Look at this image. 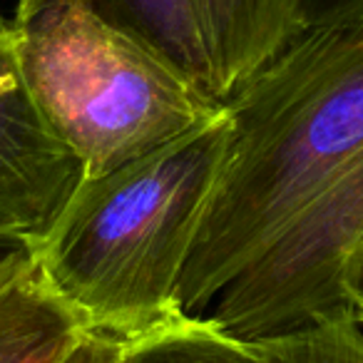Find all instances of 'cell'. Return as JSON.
<instances>
[{
  "label": "cell",
  "mask_w": 363,
  "mask_h": 363,
  "mask_svg": "<svg viewBox=\"0 0 363 363\" xmlns=\"http://www.w3.org/2000/svg\"><path fill=\"white\" fill-rule=\"evenodd\" d=\"M224 105L227 155L179 281L192 316L363 160V21L301 30Z\"/></svg>",
  "instance_id": "cell-1"
},
{
  "label": "cell",
  "mask_w": 363,
  "mask_h": 363,
  "mask_svg": "<svg viewBox=\"0 0 363 363\" xmlns=\"http://www.w3.org/2000/svg\"><path fill=\"white\" fill-rule=\"evenodd\" d=\"M227 145L224 105L209 125L80 182L33 247V269L87 333L122 343L184 313L179 281Z\"/></svg>",
  "instance_id": "cell-2"
},
{
  "label": "cell",
  "mask_w": 363,
  "mask_h": 363,
  "mask_svg": "<svg viewBox=\"0 0 363 363\" xmlns=\"http://www.w3.org/2000/svg\"><path fill=\"white\" fill-rule=\"evenodd\" d=\"M11 28L33 102L85 177L140 160L224 112V102L90 0H18Z\"/></svg>",
  "instance_id": "cell-3"
},
{
  "label": "cell",
  "mask_w": 363,
  "mask_h": 363,
  "mask_svg": "<svg viewBox=\"0 0 363 363\" xmlns=\"http://www.w3.org/2000/svg\"><path fill=\"white\" fill-rule=\"evenodd\" d=\"M363 252V160L222 289L207 316L242 341L356 316L348 274Z\"/></svg>",
  "instance_id": "cell-4"
},
{
  "label": "cell",
  "mask_w": 363,
  "mask_h": 363,
  "mask_svg": "<svg viewBox=\"0 0 363 363\" xmlns=\"http://www.w3.org/2000/svg\"><path fill=\"white\" fill-rule=\"evenodd\" d=\"M85 179L75 152L52 132L33 102L0 13V234L35 247Z\"/></svg>",
  "instance_id": "cell-5"
},
{
  "label": "cell",
  "mask_w": 363,
  "mask_h": 363,
  "mask_svg": "<svg viewBox=\"0 0 363 363\" xmlns=\"http://www.w3.org/2000/svg\"><path fill=\"white\" fill-rule=\"evenodd\" d=\"M217 97L227 102L298 33V0H194Z\"/></svg>",
  "instance_id": "cell-6"
},
{
  "label": "cell",
  "mask_w": 363,
  "mask_h": 363,
  "mask_svg": "<svg viewBox=\"0 0 363 363\" xmlns=\"http://www.w3.org/2000/svg\"><path fill=\"white\" fill-rule=\"evenodd\" d=\"M85 333L33 267L0 286V363H60Z\"/></svg>",
  "instance_id": "cell-7"
},
{
  "label": "cell",
  "mask_w": 363,
  "mask_h": 363,
  "mask_svg": "<svg viewBox=\"0 0 363 363\" xmlns=\"http://www.w3.org/2000/svg\"><path fill=\"white\" fill-rule=\"evenodd\" d=\"M95 11L217 97L194 0H90ZM219 100V97H217ZM222 102V100H219Z\"/></svg>",
  "instance_id": "cell-8"
},
{
  "label": "cell",
  "mask_w": 363,
  "mask_h": 363,
  "mask_svg": "<svg viewBox=\"0 0 363 363\" xmlns=\"http://www.w3.org/2000/svg\"><path fill=\"white\" fill-rule=\"evenodd\" d=\"M117 346V363H267L257 343L227 333L207 313H182Z\"/></svg>",
  "instance_id": "cell-9"
},
{
  "label": "cell",
  "mask_w": 363,
  "mask_h": 363,
  "mask_svg": "<svg viewBox=\"0 0 363 363\" xmlns=\"http://www.w3.org/2000/svg\"><path fill=\"white\" fill-rule=\"evenodd\" d=\"M254 343L267 363H363V331L356 316L328 318Z\"/></svg>",
  "instance_id": "cell-10"
},
{
  "label": "cell",
  "mask_w": 363,
  "mask_h": 363,
  "mask_svg": "<svg viewBox=\"0 0 363 363\" xmlns=\"http://www.w3.org/2000/svg\"><path fill=\"white\" fill-rule=\"evenodd\" d=\"M301 28L333 26V23L363 21V0H298Z\"/></svg>",
  "instance_id": "cell-11"
},
{
  "label": "cell",
  "mask_w": 363,
  "mask_h": 363,
  "mask_svg": "<svg viewBox=\"0 0 363 363\" xmlns=\"http://www.w3.org/2000/svg\"><path fill=\"white\" fill-rule=\"evenodd\" d=\"M33 267V244L21 237L0 234V286Z\"/></svg>",
  "instance_id": "cell-12"
},
{
  "label": "cell",
  "mask_w": 363,
  "mask_h": 363,
  "mask_svg": "<svg viewBox=\"0 0 363 363\" xmlns=\"http://www.w3.org/2000/svg\"><path fill=\"white\" fill-rule=\"evenodd\" d=\"M117 341L95 333H85L75 348L60 363H117Z\"/></svg>",
  "instance_id": "cell-13"
},
{
  "label": "cell",
  "mask_w": 363,
  "mask_h": 363,
  "mask_svg": "<svg viewBox=\"0 0 363 363\" xmlns=\"http://www.w3.org/2000/svg\"><path fill=\"white\" fill-rule=\"evenodd\" d=\"M348 298H351L353 313L358 323H363V252L358 254L351 274H348Z\"/></svg>",
  "instance_id": "cell-14"
}]
</instances>
